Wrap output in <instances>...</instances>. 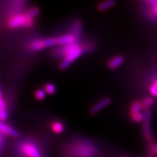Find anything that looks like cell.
<instances>
[{
  "label": "cell",
  "instance_id": "6da1fadb",
  "mask_svg": "<svg viewBox=\"0 0 157 157\" xmlns=\"http://www.w3.org/2000/svg\"><path fill=\"white\" fill-rule=\"evenodd\" d=\"M84 53L82 43L77 42L66 46H60L52 51V56L57 58H63L60 68L64 70Z\"/></svg>",
  "mask_w": 157,
  "mask_h": 157
},
{
  "label": "cell",
  "instance_id": "7a4b0ae2",
  "mask_svg": "<svg viewBox=\"0 0 157 157\" xmlns=\"http://www.w3.org/2000/svg\"><path fill=\"white\" fill-rule=\"evenodd\" d=\"M68 151L74 157H93L97 152L93 143L84 140H78L72 142L69 145Z\"/></svg>",
  "mask_w": 157,
  "mask_h": 157
},
{
  "label": "cell",
  "instance_id": "3957f363",
  "mask_svg": "<svg viewBox=\"0 0 157 157\" xmlns=\"http://www.w3.org/2000/svg\"><path fill=\"white\" fill-rule=\"evenodd\" d=\"M34 24V20L29 19L24 14L16 13L10 17L7 22V25L10 28H30Z\"/></svg>",
  "mask_w": 157,
  "mask_h": 157
},
{
  "label": "cell",
  "instance_id": "277c9868",
  "mask_svg": "<svg viewBox=\"0 0 157 157\" xmlns=\"http://www.w3.org/2000/svg\"><path fill=\"white\" fill-rule=\"evenodd\" d=\"M58 45L57 37H48L44 39H35L30 42L29 48L31 51H39L47 48Z\"/></svg>",
  "mask_w": 157,
  "mask_h": 157
},
{
  "label": "cell",
  "instance_id": "5b68a950",
  "mask_svg": "<svg viewBox=\"0 0 157 157\" xmlns=\"http://www.w3.org/2000/svg\"><path fill=\"white\" fill-rule=\"evenodd\" d=\"M20 151L26 157H42L40 148L35 143L25 141L20 146Z\"/></svg>",
  "mask_w": 157,
  "mask_h": 157
},
{
  "label": "cell",
  "instance_id": "8992f818",
  "mask_svg": "<svg viewBox=\"0 0 157 157\" xmlns=\"http://www.w3.org/2000/svg\"><path fill=\"white\" fill-rule=\"evenodd\" d=\"M143 132L145 138L148 140H151L152 138L151 129V111L149 109L143 110Z\"/></svg>",
  "mask_w": 157,
  "mask_h": 157
},
{
  "label": "cell",
  "instance_id": "52a82bcc",
  "mask_svg": "<svg viewBox=\"0 0 157 157\" xmlns=\"http://www.w3.org/2000/svg\"><path fill=\"white\" fill-rule=\"evenodd\" d=\"M79 39V37L75 36L71 33H68V34L57 37L58 44L60 46H66V45L75 44V43L78 42Z\"/></svg>",
  "mask_w": 157,
  "mask_h": 157
},
{
  "label": "cell",
  "instance_id": "ba28073f",
  "mask_svg": "<svg viewBox=\"0 0 157 157\" xmlns=\"http://www.w3.org/2000/svg\"><path fill=\"white\" fill-rule=\"evenodd\" d=\"M110 103H111V99H110L109 98H103V99L98 101V103H96L95 105L92 107V109H90V113H91V114H95V113L101 111V110L104 109L105 107L108 106Z\"/></svg>",
  "mask_w": 157,
  "mask_h": 157
},
{
  "label": "cell",
  "instance_id": "9c48e42d",
  "mask_svg": "<svg viewBox=\"0 0 157 157\" xmlns=\"http://www.w3.org/2000/svg\"><path fill=\"white\" fill-rule=\"evenodd\" d=\"M0 134L7 135L14 137H16L19 135V133L15 129H13V127L1 122V121H0Z\"/></svg>",
  "mask_w": 157,
  "mask_h": 157
},
{
  "label": "cell",
  "instance_id": "30bf717a",
  "mask_svg": "<svg viewBox=\"0 0 157 157\" xmlns=\"http://www.w3.org/2000/svg\"><path fill=\"white\" fill-rule=\"evenodd\" d=\"M124 62V57L121 56H117L113 57L109 60L108 62V66L110 69H116V68H119Z\"/></svg>",
  "mask_w": 157,
  "mask_h": 157
},
{
  "label": "cell",
  "instance_id": "8fae6325",
  "mask_svg": "<svg viewBox=\"0 0 157 157\" xmlns=\"http://www.w3.org/2000/svg\"><path fill=\"white\" fill-rule=\"evenodd\" d=\"M82 31V23L78 20H76L72 23L71 25V33L75 35V36L79 37L81 36Z\"/></svg>",
  "mask_w": 157,
  "mask_h": 157
},
{
  "label": "cell",
  "instance_id": "7c38bea8",
  "mask_svg": "<svg viewBox=\"0 0 157 157\" xmlns=\"http://www.w3.org/2000/svg\"><path fill=\"white\" fill-rule=\"evenodd\" d=\"M50 127L52 132L56 133V134H60V133L63 132L65 130L64 124L58 120L52 121L51 123Z\"/></svg>",
  "mask_w": 157,
  "mask_h": 157
},
{
  "label": "cell",
  "instance_id": "4fadbf2b",
  "mask_svg": "<svg viewBox=\"0 0 157 157\" xmlns=\"http://www.w3.org/2000/svg\"><path fill=\"white\" fill-rule=\"evenodd\" d=\"M141 109H142V107H141L140 102L138 101H133L132 104H131L129 115H130V117H132V116L136 114V113H140V111Z\"/></svg>",
  "mask_w": 157,
  "mask_h": 157
},
{
  "label": "cell",
  "instance_id": "5bb4252c",
  "mask_svg": "<svg viewBox=\"0 0 157 157\" xmlns=\"http://www.w3.org/2000/svg\"><path fill=\"white\" fill-rule=\"evenodd\" d=\"M116 2L114 1H105L103 2L100 3L99 5H98V9L100 11H105L107 10L111 7H113V6L115 5Z\"/></svg>",
  "mask_w": 157,
  "mask_h": 157
},
{
  "label": "cell",
  "instance_id": "9a60e30c",
  "mask_svg": "<svg viewBox=\"0 0 157 157\" xmlns=\"http://www.w3.org/2000/svg\"><path fill=\"white\" fill-rule=\"evenodd\" d=\"M39 14V10L36 7H31L28 9L25 13V15L29 19L34 20Z\"/></svg>",
  "mask_w": 157,
  "mask_h": 157
},
{
  "label": "cell",
  "instance_id": "2e32d148",
  "mask_svg": "<svg viewBox=\"0 0 157 157\" xmlns=\"http://www.w3.org/2000/svg\"><path fill=\"white\" fill-rule=\"evenodd\" d=\"M82 48H83L84 52H93L94 49L95 48V45L93 42H84L82 43Z\"/></svg>",
  "mask_w": 157,
  "mask_h": 157
},
{
  "label": "cell",
  "instance_id": "e0dca14e",
  "mask_svg": "<svg viewBox=\"0 0 157 157\" xmlns=\"http://www.w3.org/2000/svg\"><path fill=\"white\" fill-rule=\"evenodd\" d=\"M44 91L45 92V93L49 94V95H53L56 92V87L54 84L49 82V83L44 84Z\"/></svg>",
  "mask_w": 157,
  "mask_h": 157
},
{
  "label": "cell",
  "instance_id": "ac0fdd59",
  "mask_svg": "<svg viewBox=\"0 0 157 157\" xmlns=\"http://www.w3.org/2000/svg\"><path fill=\"white\" fill-rule=\"evenodd\" d=\"M141 103V107H142V109L143 110H146V109H149L151 105L154 103V100L152 99L151 98H146L143 100L142 101L140 102Z\"/></svg>",
  "mask_w": 157,
  "mask_h": 157
},
{
  "label": "cell",
  "instance_id": "d6986e66",
  "mask_svg": "<svg viewBox=\"0 0 157 157\" xmlns=\"http://www.w3.org/2000/svg\"><path fill=\"white\" fill-rule=\"evenodd\" d=\"M35 97L39 101H42V100H44L46 98V93H45V92L43 90L39 89L35 92Z\"/></svg>",
  "mask_w": 157,
  "mask_h": 157
},
{
  "label": "cell",
  "instance_id": "ffe728a7",
  "mask_svg": "<svg viewBox=\"0 0 157 157\" xmlns=\"http://www.w3.org/2000/svg\"><path fill=\"white\" fill-rule=\"evenodd\" d=\"M147 2L151 6V11L152 14L157 17V1H148Z\"/></svg>",
  "mask_w": 157,
  "mask_h": 157
},
{
  "label": "cell",
  "instance_id": "44dd1931",
  "mask_svg": "<svg viewBox=\"0 0 157 157\" xmlns=\"http://www.w3.org/2000/svg\"><path fill=\"white\" fill-rule=\"evenodd\" d=\"M150 92L154 96H157V78L150 87Z\"/></svg>",
  "mask_w": 157,
  "mask_h": 157
},
{
  "label": "cell",
  "instance_id": "7402d4cb",
  "mask_svg": "<svg viewBox=\"0 0 157 157\" xmlns=\"http://www.w3.org/2000/svg\"><path fill=\"white\" fill-rule=\"evenodd\" d=\"M8 114L5 109H0V121H5L7 119Z\"/></svg>",
  "mask_w": 157,
  "mask_h": 157
},
{
  "label": "cell",
  "instance_id": "603a6c76",
  "mask_svg": "<svg viewBox=\"0 0 157 157\" xmlns=\"http://www.w3.org/2000/svg\"><path fill=\"white\" fill-rule=\"evenodd\" d=\"M151 150L152 153L157 154V144H152L151 146Z\"/></svg>",
  "mask_w": 157,
  "mask_h": 157
},
{
  "label": "cell",
  "instance_id": "cb8c5ba5",
  "mask_svg": "<svg viewBox=\"0 0 157 157\" xmlns=\"http://www.w3.org/2000/svg\"><path fill=\"white\" fill-rule=\"evenodd\" d=\"M7 108V105H6L5 102L3 101L2 99L0 100V109H5Z\"/></svg>",
  "mask_w": 157,
  "mask_h": 157
},
{
  "label": "cell",
  "instance_id": "d4e9b609",
  "mask_svg": "<svg viewBox=\"0 0 157 157\" xmlns=\"http://www.w3.org/2000/svg\"><path fill=\"white\" fill-rule=\"evenodd\" d=\"M2 146H3V138H2V135L0 134V151L2 150Z\"/></svg>",
  "mask_w": 157,
  "mask_h": 157
},
{
  "label": "cell",
  "instance_id": "484cf974",
  "mask_svg": "<svg viewBox=\"0 0 157 157\" xmlns=\"http://www.w3.org/2000/svg\"><path fill=\"white\" fill-rule=\"evenodd\" d=\"M1 99H2V93H1V91H0V100Z\"/></svg>",
  "mask_w": 157,
  "mask_h": 157
}]
</instances>
